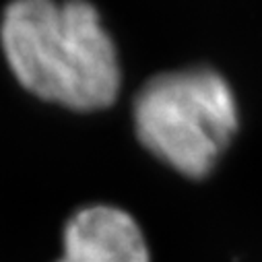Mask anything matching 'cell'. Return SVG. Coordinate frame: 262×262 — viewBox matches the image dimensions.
<instances>
[{"label":"cell","mask_w":262,"mask_h":262,"mask_svg":"<svg viewBox=\"0 0 262 262\" xmlns=\"http://www.w3.org/2000/svg\"><path fill=\"white\" fill-rule=\"evenodd\" d=\"M0 37L13 75L35 97L75 112H97L116 101L118 54L85 0H15Z\"/></svg>","instance_id":"cell-1"},{"label":"cell","mask_w":262,"mask_h":262,"mask_svg":"<svg viewBox=\"0 0 262 262\" xmlns=\"http://www.w3.org/2000/svg\"><path fill=\"white\" fill-rule=\"evenodd\" d=\"M141 145L178 173L201 180L213 171L237 130V103L213 69L163 73L135 99Z\"/></svg>","instance_id":"cell-2"},{"label":"cell","mask_w":262,"mask_h":262,"mask_svg":"<svg viewBox=\"0 0 262 262\" xmlns=\"http://www.w3.org/2000/svg\"><path fill=\"white\" fill-rule=\"evenodd\" d=\"M58 262H151V256L139 223L126 211L93 205L69 219Z\"/></svg>","instance_id":"cell-3"}]
</instances>
